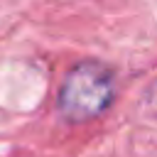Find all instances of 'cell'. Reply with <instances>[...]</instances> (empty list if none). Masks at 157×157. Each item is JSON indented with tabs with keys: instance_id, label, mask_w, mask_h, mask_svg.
<instances>
[{
	"instance_id": "6da1fadb",
	"label": "cell",
	"mask_w": 157,
	"mask_h": 157,
	"mask_svg": "<svg viewBox=\"0 0 157 157\" xmlns=\"http://www.w3.org/2000/svg\"><path fill=\"white\" fill-rule=\"evenodd\" d=\"M118 96V76L113 66L98 59H81L66 69L56 91V115L66 125H83L113 105Z\"/></svg>"
},
{
	"instance_id": "7a4b0ae2",
	"label": "cell",
	"mask_w": 157,
	"mask_h": 157,
	"mask_svg": "<svg viewBox=\"0 0 157 157\" xmlns=\"http://www.w3.org/2000/svg\"><path fill=\"white\" fill-rule=\"evenodd\" d=\"M145 108L152 113V115H157V78L147 86V91H145Z\"/></svg>"
}]
</instances>
